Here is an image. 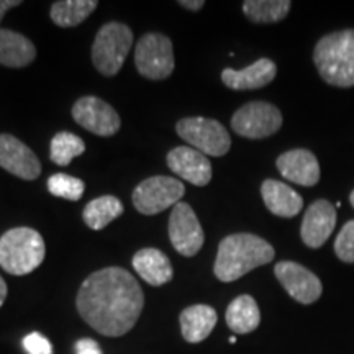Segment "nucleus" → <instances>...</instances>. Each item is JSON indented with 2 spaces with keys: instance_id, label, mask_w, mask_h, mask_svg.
Listing matches in <instances>:
<instances>
[{
  "instance_id": "nucleus-30",
  "label": "nucleus",
  "mask_w": 354,
  "mask_h": 354,
  "mask_svg": "<svg viewBox=\"0 0 354 354\" xmlns=\"http://www.w3.org/2000/svg\"><path fill=\"white\" fill-rule=\"evenodd\" d=\"M76 354H102L100 344L91 338H82L76 343Z\"/></svg>"
},
{
  "instance_id": "nucleus-33",
  "label": "nucleus",
  "mask_w": 354,
  "mask_h": 354,
  "mask_svg": "<svg viewBox=\"0 0 354 354\" xmlns=\"http://www.w3.org/2000/svg\"><path fill=\"white\" fill-rule=\"evenodd\" d=\"M7 292H8V289H7L6 281H3L2 276H0V307H2L3 302H6V299H7Z\"/></svg>"
},
{
  "instance_id": "nucleus-15",
  "label": "nucleus",
  "mask_w": 354,
  "mask_h": 354,
  "mask_svg": "<svg viewBox=\"0 0 354 354\" xmlns=\"http://www.w3.org/2000/svg\"><path fill=\"white\" fill-rule=\"evenodd\" d=\"M167 166L176 176L190 184L203 187L212 180V165L209 158L190 146H177L167 154Z\"/></svg>"
},
{
  "instance_id": "nucleus-11",
  "label": "nucleus",
  "mask_w": 354,
  "mask_h": 354,
  "mask_svg": "<svg viewBox=\"0 0 354 354\" xmlns=\"http://www.w3.org/2000/svg\"><path fill=\"white\" fill-rule=\"evenodd\" d=\"M73 118L77 125L99 136H113L120 130L122 120L117 110L99 97H82L73 107Z\"/></svg>"
},
{
  "instance_id": "nucleus-31",
  "label": "nucleus",
  "mask_w": 354,
  "mask_h": 354,
  "mask_svg": "<svg viewBox=\"0 0 354 354\" xmlns=\"http://www.w3.org/2000/svg\"><path fill=\"white\" fill-rule=\"evenodd\" d=\"M20 3V0H0V21H2L3 15H6L8 10H12L13 7H19Z\"/></svg>"
},
{
  "instance_id": "nucleus-21",
  "label": "nucleus",
  "mask_w": 354,
  "mask_h": 354,
  "mask_svg": "<svg viewBox=\"0 0 354 354\" xmlns=\"http://www.w3.org/2000/svg\"><path fill=\"white\" fill-rule=\"evenodd\" d=\"M179 320L185 342L201 343L214 331L218 317L210 305H192L180 313Z\"/></svg>"
},
{
  "instance_id": "nucleus-29",
  "label": "nucleus",
  "mask_w": 354,
  "mask_h": 354,
  "mask_svg": "<svg viewBox=\"0 0 354 354\" xmlns=\"http://www.w3.org/2000/svg\"><path fill=\"white\" fill-rule=\"evenodd\" d=\"M24 348L28 354H53L50 339L41 333H30L24 338Z\"/></svg>"
},
{
  "instance_id": "nucleus-19",
  "label": "nucleus",
  "mask_w": 354,
  "mask_h": 354,
  "mask_svg": "<svg viewBox=\"0 0 354 354\" xmlns=\"http://www.w3.org/2000/svg\"><path fill=\"white\" fill-rule=\"evenodd\" d=\"M133 268L149 286H165L174 276L167 256L156 248H145L133 256Z\"/></svg>"
},
{
  "instance_id": "nucleus-13",
  "label": "nucleus",
  "mask_w": 354,
  "mask_h": 354,
  "mask_svg": "<svg viewBox=\"0 0 354 354\" xmlns=\"http://www.w3.org/2000/svg\"><path fill=\"white\" fill-rule=\"evenodd\" d=\"M0 167L25 180H35L41 174L37 154L8 133L0 135Z\"/></svg>"
},
{
  "instance_id": "nucleus-32",
  "label": "nucleus",
  "mask_w": 354,
  "mask_h": 354,
  "mask_svg": "<svg viewBox=\"0 0 354 354\" xmlns=\"http://www.w3.org/2000/svg\"><path fill=\"white\" fill-rule=\"evenodd\" d=\"M179 6L180 7H185V8H187V10L197 12V10H201L203 6H205V2H203V0H197V2H194V0H180Z\"/></svg>"
},
{
  "instance_id": "nucleus-26",
  "label": "nucleus",
  "mask_w": 354,
  "mask_h": 354,
  "mask_svg": "<svg viewBox=\"0 0 354 354\" xmlns=\"http://www.w3.org/2000/svg\"><path fill=\"white\" fill-rule=\"evenodd\" d=\"M86 151V143L77 135L69 131H61L55 135L50 146V158L57 166H68L74 158Z\"/></svg>"
},
{
  "instance_id": "nucleus-27",
  "label": "nucleus",
  "mask_w": 354,
  "mask_h": 354,
  "mask_svg": "<svg viewBox=\"0 0 354 354\" xmlns=\"http://www.w3.org/2000/svg\"><path fill=\"white\" fill-rule=\"evenodd\" d=\"M48 190H50L55 197L76 202L84 196L86 184H84L81 179H77V177L59 172V174H53L50 179H48Z\"/></svg>"
},
{
  "instance_id": "nucleus-23",
  "label": "nucleus",
  "mask_w": 354,
  "mask_h": 354,
  "mask_svg": "<svg viewBox=\"0 0 354 354\" xmlns=\"http://www.w3.org/2000/svg\"><path fill=\"white\" fill-rule=\"evenodd\" d=\"M97 6V0H59L51 6L50 15L55 25L61 28H73L81 25Z\"/></svg>"
},
{
  "instance_id": "nucleus-24",
  "label": "nucleus",
  "mask_w": 354,
  "mask_h": 354,
  "mask_svg": "<svg viewBox=\"0 0 354 354\" xmlns=\"http://www.w3.org/2000/svg\"><path fill=\"white\" fill-rule=\"evenodd\" d=\"M123 214V203L113 196H102L94 198L86 205L84 209V221L91 230L105 228L110 221L118 218Z\"/></svg>"
},
{
  "instance_id": "nucleus-34",
  "label": "nucleus",
  "mask_w": 354,
  "mask_h": 354,
  "mask_svg": "<svg viewBox=\"0 0 354 354\" xmlns=\"http://www.w3.org/2000/svg\"><path fill=\"white\" fill-rule=\"evenodd\" d=\"M349 202H351V205H353V209H354V190L351 192V196H349Z\"/></svg>"
},
{
  "instance_id": "nucleus-1",
  "label": "nucleus",
  "mask_w": 354,
  "mask_h": 354,
  "mask_svg": "<svg viewBox=\"0 0 354 354\" xmlns=\"http://www.w3.org/2000/svg\"><path fill=\"white\" fill-rule=\"evenodd\" d=\"M79 315L105 336L127 335L145 305L143 290L127 269L105 268L91 274L77 292Z\"/></svg>"
},
{
  "instance_id": "nucleus-20",
  "label": "nucleus",
  "mask_w": 354,
  "mask_h": 354,
  "mask_svg": "<svg viewBox=\"0 0 354 354\" xmlns=\"http://www.w3.org/2000/svg\"><path fill=\"white\" fill-rule=\"evenodd\" d=\"M37 57V48L28 38L13 30L0 28V64L7 68H26Z\"/></svg>"
},
{
  "instance_id": "nucleus-14",
  "label": "nucleus",
  "mask_w": 354,
  "mask_h": 354,
  "mask_svg": "<svg viewBox=\"0 0 354 354\" xmlns=\"http://www.w3.org/2000/svg\"><path fill=\"white\" fill-rule=\"evenodd\" d=\"M336 227V209L328 201H315L305 212L300 236L308 248H320L331 236Z\"/></svg>"
},
{
  "instance_id": "nucleus-35",
  "label": "nucleus",
  "mask_w": 354,
  "mask_h": 354,
  "mask_svg": "<svg viewBox=\"0 0 354 354\" xmlns=\"http://www.w3.org/2000/svg\"><path fill=\"white\" fill-rule=\"evenodd\" d=\"M230 343H236V338H234V336H232V338H230Z\"/></svg>"
},
{
  "instance_id": "nucleus-25",
  "label": "nucleus",
  "mask_w": 354,
  "mask_h": 354,
  "mask_svg": "<svg viewBox=\"0 0 354 354\" xmlns=\"http://www.w3.org/2000/svg\"><path fill=\"white\" fill-rule=\"evenodd\" d=\"M290 7L289 0H246L243 13L253 24H277L286 19Z\"/></svg>"
},
{
  "instance_id": "nucleus-16",
  "label": "nucleus",
  "mask_w": 354,
  "mask_h": 354,
  "mask_svg": "<svg viewBox=\"0 0 354 354\" xmlns=\"http://www.w3.org/2000/svg\"><path fill=\"white\" fill-rule=\"evenodd\" d=\"M276 166L282 177L290 183L313 187L320 180V165L315 154L308 149H292L277 158Z\"/></svg>"
},
{
  "instance_id": "nucleus-22",
  "label": "nucleus",
  "mask_w": 354,
  "mask_h": 354,
  "mask_svg": "<svg viewBox=\"0 0 354 354\" xmlns=\"http://www.w3.org/2000/svg\"><path fill=\"white\" fill-rule=\"evenodd\" d=\"M227 325L236 335H246L254 331L261 323V312L256 300L251 295H240L228 305Z\"/></svg>"
},
{
  "instance_id": "nucleus-8",
  "label": "nucleus",
  "mask_w": 354,
  "mask_h": 354,
  "mask_svg": "<svg viewBox=\"0 0 354 354\" xmlns=\"http://www.w3.org/2000/svg\"><path fill=\"white\" fill-rule=\"evenodd\" d=\"M185 192L179 179L167 176H154L141 183L133 190V205L143 215H156L174 207Z\"/></svg>"
},
{
  "instance_id": "nucleus-7",
  "label": "nucleus",
  "mask_w": 354,
  "mask_h": 354,
  "mask_svg": "<svg viewBox=\"0 0 354 354\" xmlns=\"http://www.w3.org/2000/svg\"><path fill=\"white\" fill-rule=\"evenodd\" d=\"M172 41L162 33H146L135 50V66L138 73L151 81L167 79L174 71Z\"/></svg>"
},
{
  "instance_id": "nucleus-9",
  "label": "nucleus",
  "mask_w": 354,
  "mask_h": 354,
  "mask_svg": "<svg viewBox=\"0 0 354 354\" xmlns=\"http://www.w3.org/2000/svg\"><path fill=\"white\" fill-rule=\"evenodd\" d=\"M282 127V113L269 102H250L238 109L232 117V128L236 135L250 140L272 136Z\"/></svg>"
},
{
  "instance_id": "nucleus-12",
  "label": "nucleus",
  "mask_w": 354,
  "mask_h": 354,
  "mask_svg": "<svg viewBox=\"0 0 354 354\" xmlns=\"http://www.w3.org/2000/svg\"><path fill=\"white\" fill-rule=\"evenodd\" d=\"M274 274L287 294L300 304L310 305L322 297V281L302 264L294 261H281L274 266Z\"/></svg>"
},
{
  "instance_id": "nucleus-3",
  "label": "nucleus",
  "mask_w": 354,
  "mask_h": 354,
  "mask_svg": "<svg viewBox=\"0 0 354 354\" xmlns=\"http://www.w3.org/2000/svg\"><path fill=\"white\" fill-rule=\"evenodd\" d=\"M320 77L335 87L354 86V30H342L323 37L313 50Z\"/></svg>"
},
{
  "instance_id": "nucleus-10",
  "label": "nucleus",
  "mask_w": 354,
  "mask_h": 354,
  "mask_svg": "<svg viewBox=\"0 0 354 354\" xmlns=\"http://www.w3.org/2000/svg\"><path fill=\"white\" fill-rule=\"evenodd\" d=\"M169 238L172 246L185 258L196 256L203 246V230L196 212L189 203L179 202L169 216Z\"/></svg>"
},
{
  "instance_id": "nucleus-18",
  "label": "nucleus",
  "mask_w": 354,
  "mask_h": 354,
  "mask_svg": "<svg viewBox=\"0 0 354 354\" xmlns=\"http://www.w3.org/2000/svg\"><path fill=\"white\" fill-rule=\"evenodd\" d=\"M261 196L268 210L282 218H292L299 215L304 207L302 196L281 180H264L261 185Z\"/></svg>"
},
{
  "instance_id": "nucleus-17",
  "label": "nucleus",
  "mask_w": 354,
  "mask_h": 354,
  "mask_svg": "<svg viewBox=\"0 0 354 354\" xmlns=\"http://www.w3.org/2000/svg\"><path fill=\"white\" fill-rule=\"evenodd\" d=\"M277 74V66L268 57H261L245 69L225 68L221 71V81L233 91H254L274 81Z\"/></svg>"
},
{
  "instance_id": "nucleus-6",
  "label": "nucleus",
  "mask_w": 354,
  "mask_h": 354,
  "mask_svg": "<svg viewBox=\"0 0 354 354\" xmlns=\"http://www.w3.org/2000/svg\"><path fill=\"white\" fill-rule=\"evenodd\" d=\"M177 135L187 141L190 148L205 156H225L232 148V138L220 122L205 117H189L177 122Z\"/></svg>"
},
{
  "instance_id": "nucleus-5",
  "label": "nucleus",
  "mask_w": 354,
  "mask_h": 354,
  "mask_svg": "<svg viewBox=\"0 0 354 354\" xmlns=\"http://www.w3.org/2000/svg\"><path fill=\"white\" fill-rule=\"evenodd\" d=\"M133 33L130 26L120 21L105 24L97 33L92 46V61L104 76H117L131 50Z\"/></svg>"
},
{
  "instance_id": "nucleus-2",
  "label": "nucleus",
  "mask_w": 354,
  "mask_h": 354,
  "mask_svg": "<svg viewBox=\"0 0 354 354\" xmlns=\"http://www.w3.org/2000/svg\"><path fill=\"white\" fill-rule=\"evenodd\" d=\"M276 251L258 234L234 233L223 238L218 245L214 272L221 282H233L259 266L269 264Z\"/></svg>"
},
{
  "instance_id": "nucleus-4",
  "label": "nucleus",
  "mask_w": 354,
  "mask_h": 354,
  "mask_svg": "<svg viewBox=\"0 0 354 354\" xmlns=\"http://www.w3.org/2000/svg\"><path fill=\"white\" fill-rule=\"evenodd\" d=\"M46 248L37 230L19 227L0 238V266L12 276H26L43 263Z\"/></svg>"
},
{
  "instance_id": "nucleus-28",
  "label": "nucleus",
  "mask_w": 354,
  "mask_h": 354,
  "mask_svg": "<svg viewBox=\"0 0 354 354\" xmlns=\"http://www.w3.org/2000/svg\"><path fill=\"white\" fill-rule=\"evenodd\" d=\"M335 253L343 263H354V220L348 221L339 230V234L335 241Z\"/></svg>"
}]
</instances>
